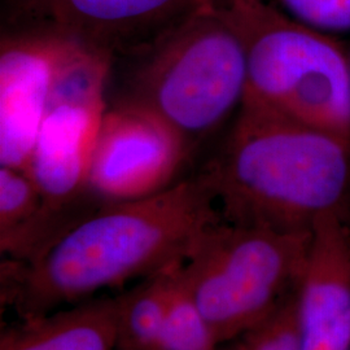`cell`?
Returning a JSON list of instances; mask_svg holds the SVG:
<instances>
[{
  "mask_svg": "<svg viewBox=\"0 0 350 350\" xmlns=\"http://www.w3.org/2000/svg\"><path fill=\"white\" fill-rule=\"evenodd\" d=\"M213 3L244 50L245 104L350 139L349 49L266 0Z\"/></svg>",
  "mask_w": 350,
  "mask_h": 350,
  "instance_id": "obj_4",
  "label": "cell"
},
{
  "mask_svg": "<svg viewBox=\"0 0 350 350\" xmlns=\"http://www.w3.org/2000/svg\"><path fill=\"white\" fill-rule=\"evenodd\" d=\"M116 300L78 302L23 321L0 338V350H118Z\"/></svg>",
  "mask_w": 350,
  "mask_h": 350,
  "instance_id": "obj_11",
  "label": "cell"
},
{
  "mask_svg": "<svg viewBox=\"0 0 350 350\" xmlns=\"http://www.w3.org/2000/svg\"><path fill=\"white\" fill-rule=\"evenodd\" d=\"M219 350V349H218ZM222 350H241V348L239 347L238 344L235 345V347H232V348H228V349H222Z\"/></svg>",
  "mask_w": 350,
  "mask_h": 350,
  "instance_id": "obj_17",
  "label": "cell"
},
{
  "mask_svg": "<svg viewBox=\"0 0 350 350\" xmlns=\"http://www.w3.org/2000/svg\"><path fill=\"white\" fill-rule=\"evenodd\" d=\"M219 219L202 173L142 199L107 202L33 260H3L1 297L23 321L42 317L182 262L201 232Z\"/></svg>",
  "mask_w": 350,
  "mask_h": 350,
  "instance_id": "obj_1",
  "label": "cell"
},
{
  "mask_svg": "<svg viewBox=\"0 0 350 350\" xmlns=\"http://www.w3.org/2000/svg\"><path fill=\"white\" fill-rule=\"evenodd\" d=\"M349 59H350V49H349Z\"/></svg>",
  "mask_w": 350,
  "mask_h": 350,
  "instance_id": "obj_19",
  "label": "cell"
},
{
  "mask_svg": "<svg viewBox=\"0 0 350 350\" xmlns=\"http://www.w3.org/2000/svg\"><path fill=\"white\" fill-rule=\"evenodd\" d=\"M201 173L230 224L300 232L350 215V139L263 107L241 105Z\"/></svg>",
  "mask_w": 350,
  "mask_h": 350,
  "instance_id": "obj_2",
  "label": "cell"
},
{
  "mask_svg": "<svg viewBox=\"0 0 350 350\" xmlns=\"http://www.w3.org/2000/svg\"><path fill=\"white\" fill-rule=\"evenodd\" d=\"M314 30L335 36L350 31V0H266Z\"/></svg>",
  "mask_w": 350,
  "mask_h": 350,
  "instance_id": "obj_16",
  "label": "cell"
},
{
  "mask_svg": "<svg viewBox=\"0 0 350 350\" xmlns=\"http://www.w3.org/2000/svg\"><path fill=\"white\" fill-rule=\"evenodd\" d=\"M239 338L241 350H304L299 289Z\"/></svg>",
  "mask_w": 350,
  "mask_h": 350,
  "instance_id": "obj_15",
  "label": "cell"
},
{
  "mask_svg": "<svg viewBox=\"0 0 350 350\" xmlns=\"http://www.w3.org/2000/svg\"><path fill=\"white\" fill-rule=\"evenodd\" d=\"M299 308L304 350H350V215L314 226Z\"/></svg>",
  "mask_w": 350,
  "mask_h": 350,
  "instance_id": "obj_9",
  "label": "cell"
},
{
  "mask_svg": "<svg viewBox=\"0 0 350 350\" xmlns=\"http://www.w3.org/2000/svg\"><path fill=\"white\" fill-rule=\"evenodd\" d=\"M42 198L24 170L0 166V250L14 260L37 222Z\"/></svg>",
  "mask_w": 350,
  "mask_h": 350,
  "instance_id": "obj_13",
  "label": "cell"
},
{
  "mask_svg": "<svg viewBox=\"0 0 350 350\" xmlns=\"http://www.w3.org/2000/svg\"><path fill=\"white\" fill-rule=\"evenodd\" d=\"M191 150L156 114L121 101L107 108L101 120L90 163V192L105 204L161 192L174 185Z\"/></svg>",
  "mask_w": 350,
  "mask_h": 350,
  "instance_id": "obj_7",
  "label": "cell"
},
{
  "mask_svg": "<svg viewBox=\"0 0 350 350\" xmlns=\"http://www.w3.org/2000/svg\"><path fill=\"white\" fill-rule=\"evenodd\" d=\"M113 59L105 51L81 43L52 91L26 170L42 198L37 222L26 239L30 258L70 226L72 208L83 196H92L90 163L107 111Z\"/></svg>",
  "mask_w": 350,
  "mask_h": 350,
  "instance_id": "obj_6",
  "label": "cell"
},
{
  "mask_svg": "<svg viewBox=\"0 0 350 350\" xmlns=\"http://www.w3.org/2000/svg\"><path fill=\"white\" fill-rule=\"evenodd\" d=\"M133 53L137 62L122 101L156 114L191 150L237 116L244 103V50L213 0Z\"/></svg>",
  "mask_w": 350,
  "mask_h": 350,
  "instance_id": "obj_3",
  "label": "cell"
},
{
  "mask_svg": "<svg viewBox=\"0 0 350 350\" xmlns=\"http://www.w3.org/2000/svg\"><path fill=\"white\" fill-rule=\"evenodd\" d=\"M310 241L312 231L222 218L201 232L179 274L219 345L243 336L299 289Z\"/></svg>",
  "mask_w": 350,
  "mask_h": 350,
  "instance_id": "obj_5",
  "label": "cell"
},
{
  "mask_svg": "<svg viewBox=\"0 0 350 350\" xmlns=\"http://www.w3.org/2000/svg\"><path fill=\"white\" fill-rule=\"evenodd\" d=\"M206 0H43L52 24L88 47L116 53L150 43Z\"/></svg>",
  "mask_w": 350,
  "mask_h": 350,
  "instance_id": "obj_10",
  "label": "cell"
},
{
  "mask_svg": "<svg viewBox=\"0 0 350 350\" xmlns=\"http://www.w3.org/2000/svg\"><path fill=\"white\" fill-rule=\"evenodd\" d=\"M81 42L52 24L0 43V166L27 170L52 91Z\"/></svg>",
  "mask_w": 350,
  "mask_h": 350,
  "instance_id": "obj_8",
  "label": "cell"
},
{
  "mask_svg": "<svg viewBox=\"0 0 350 350\" xmlns=\"http://www.w3.org/2000/svg\"><path fill=\"white\" fill-rule=\"evenodd\" d=\"M173 269L144 278L139 286L114 299L120 348L160 350Z\"/></svg>",
  "mask_w": 350,
  "mask_h": 350,
  "instance_id": "obj_12",
  "label": "cell"
},
{
  "mask_svg": "<svg viewBox=\"0 0 350 350\" xmlns=\"http://www.w3.org/2000/svg\"><path fill=\"white\" fill-rule=\"evenodd\" d=\"M179 265L172 273L160 350H218L212 328L180 278Z\"/></svg>",
  "mask_w": 350,
  "mask_h": 350,
  "instance_id": "obj_14",
  "label": "cell"
},
{
  "mask_svg": "<svg viewBox=\"0 0 350 350\" xmlns=\"http://www.w3.org/2000/svg\"><path fill=\"white\" fill-rule=\"evenodd\" d=\"M118 350H131V349H127V348H118Z\"/></svg>",
  "mask_w": 350,
  "mask_h": 350,
  "instance_id": "obj_18",
  "label": "cell"
}]
</instances>
